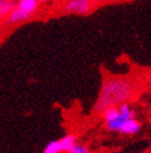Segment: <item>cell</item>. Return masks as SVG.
<instances>
[{"label":"cell","instance_id":"6da1fadb","mask_svg":"<svg viewBox=\"0 0 151 153\" xmlns=\"http://www.w3.org/2000/svg\"><path fill=\"white\" fill-rule=\"evenodd\" d=\"M136 87L134 82L123 77H110L107 79L100 87L99 96L94 106L97 113H103L105 108L110 106H119L134 96Z\"/></svg>","mask_w":151,"mask_h":153},{"label":"cell","instance_id":"7a4b0ae2","mask_svg":"<svg viewBox=\"0 0 151 153\" xmlns=\"http://www.w3.org/2000/svg\"><path fill=\"white\" fill-rule=\"evenodd\" d=\"M93 9V0H68L65 5V13L87 15Z\"/></svg>","mask_w":151,"mask_h":153},{"label":"cell","instance_id":"3957f363","mask_svg":"<svg viewBox=\"0 0 151 153\" xmlns=\"http://www.w3.org/2000/svg\"><path fill=\"white\" fill-rule=\"evenodd\" d=\"M141 131V123L136 118H128L124 121V123L120 127L119 133L125 136H134Z\"/></svg>","mask_w":151,"mask_h":153},{"label":"cell","instance_id":"277c9868","mask_svg":"<svg viewBox=\"0 0 151 153\" xmlns=\"http://www.w3.org/2000/svg\"><path fill=\"white\" fill-rule=\"evenodd\" d=\"M31 15H32L31 13L26 11L25 9H22V7H20V6H16V7H14V10L9 15H7L6 22L7 24H19V22L27 20Z\"/></svg>","mask_w":151,"mask_h":153},{"label":"cell","instance_id":"5b68a950","mask_svg":"<svg viewBox=\"0 0 151 153\" xmlns=\"http://www.w3.org/2000/svg\"><path fill=\"white\" fill-rule=\"evenodd\" d=\"M61 141V146H62V152H68L71 153V151L73 149V147L76 146V136L74 134H67L65 136Z\"/></svg>","mask_w":151,"mask_h":153},{"label":"cell","instance_id":"8992f818","mask_svg":"<svg viewBox=\"0 0 151 153\" xmlns=\"http://www.w3.org/2000/svg\"><path fill=\"white\" fill-rule=\"evenodd\" d=\"M18 6L25 9L29 13L34 14L37 9V6H39V0H19Z\"/></svg>","mask_w":151,"mask_h":153},{"label":"cell","instance_id":"52a82bcc","mask_svg":"<svg viewBox=\"0 0 151 153\" xmlns=\"http://www.w3.org/2000/svg\"><path fill=\"white\" fill-rule=\"evenodd\" d=\"M15 7V4L11 0H4V1L0 3V18L3 16H7Z\"/></svg>","mask_w":151,"mask_h":153},{"label":"cell","instance_id":"ba28073f","mask_svg":"<svg viewBox=\"0 0 151 153\" xmlns=\"http://www.w3.org/2000/svg\"><path fill=\"white\" fill-rule=\"evenodd\" d=\"M119 110H120V114L125 118H134L135 117V111L131 108L130 105L128 102L119 105Z\"/></svg>","mask_w":151,"mask_h":153},{"label":"cell","instance_id":"9c48e42d","mask_svg":"<svg viewBox=\"0 0 151 153\" xmlns=\"http://www.w3.org/2000/svg\"><path fill=\"white\" fill-rule=\"evenodd\" d=\"M45 153H59L62 152V146H61V141H52L50 142L46 148L43 149Z\"/></svg>","mask_w":151,"mask_h":153},{"label":"cell","instance_id":"30bf717a","mask_svg":"<svg viewBox=\"0 0 151 153\" xmlns=\"http://www.w3.org/2000/svg\"><path fill=\"white\" fill-rule=\"evenodd\" d=\"M88 152H89V148L87 146H84V144H77V143H76V146L71 151V153H88Z\"/></svg>","mask_w":151,"mask_h":153},{"label":"cell","instance_id":"8fae6325","mask_svg":"<svg viewBox=\"0 0 151 153\" xmlns=\"http://www.w3.org/2000/svg\"><path fill=\"white\" fill-rule=\"evenodd\" d=\"M1 1H4V0H0V3H1Z\"/></svg>","mask_w":151,"mask_h":153}]
</instances>
